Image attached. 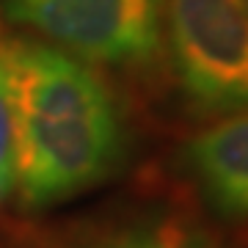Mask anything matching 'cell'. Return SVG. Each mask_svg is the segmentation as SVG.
Segmentation results:
<instances>
[{"label": "cell", "mask_w": 248, "mask_h": 248, "mask_svg": "<svg viewBox=\"0 0 248 248\" xmlns=\"http://www.w3.org/2000/svg\"><path fill=\"white\" fill-rule=\"evenodd\" d=\"M14 135V190L31 210L97 187L116 171L124 130L86 61L36 39L0 42Z\"/></svg>", "instance_id": "obj_1"}, {"label": "cell", "mask_w": 248, "mask_h": 248, "mask_svg": "<svg viewBox=\"0 0 248 248\" xmlns=\"http://www.w3.org/2000/svg\"><path fill=\"white\" fill-rule=\"evenodd\" d=\"M166 33L177 80L196 110H248L246 0H166Z\"/></svg>", "instance_id": "obj_2"}, {"label": "cell", "mask_w": 248, "mask_h": 248, "mask_svg": "<svg viewBox=\"0 0 248 248\" xmlns=\"http://www.w3.org/2000/svg\"><path fill=\"white\" fill-rule=\"evenodd\" d=\"M6 17L86 63L143 66L163 45L166 0H6Z\"/></svg>", "instance_id": "obj_3"}, {"label": "cell", "mask_w": 248, "mask_h": 248, "mask_svg": "<svg viewBox=\"0 0 248 248\" xmlns=\"http://www.w3.org/2000/svg\"><path fill=\"white\" fill-rule=\"evenodd\" d=\"M185 169L221 218L248 221V110L199 130L185 146Z\"/></svg>", "instance_id": "obj_4"}, {"label": "cell", "mask_w": 248, "mask_h": 248, "mask_svg": "<svg viewBox=\"0 0 248 248\" xmlns=\"http://www.w3.org/2000/svg\"><path fill=\"white\" fill-rule=\"evenodd\" d=\"M72 248H223L193 215L174 207H149L108 221Z\"/></svg>", "instance_id": "obj_5"}, {"label": "cell", "mask_w": 248, "mask_h": 248, "mask_svg": "<svg viewBox=\"0 0 248 248\" xmlns=\"http://www.w3.org/2000/svg\"><path fill=\"white\" fill-rule=\"evenodd\" d=\"M14 190V135H11V113L6 78L0 63V202Z\"/></svg>", "instance_id": "obj_6"}, {"label": "cell", "mask_w": 248, "mask_h": 248, "mask_svg": "<svg viewBox=\"0 0 248 248\" xmlns=\"http://www.w3.org/2000/svg\"><path fill=\"white\" fill-rule=\"evenodd\" d=\"M246 3H248V0H246Z\"/></svg>", "instance_id": "obj_7"}]
</instances>
